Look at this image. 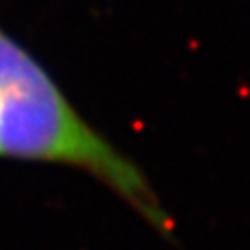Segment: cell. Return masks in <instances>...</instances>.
Returning a JSON list of instances; mask_svg holds the SVG:
<instances>
[{"label":"cell","mask_w":250,"mask_h":250,"mask_svg":"<svg viewBox=\"0 0 250 250\" xmlns=\"http://www.w3.org/2000/svg\"><path fill=\"white\" fill-rule=\"evenodd\" d=\"M0 160L79 169L154 230L171 236L173 221L142 167L73 106L40 61L0 28Z\"/></svg>","instance_id":"obj_1"}]
</instances>
